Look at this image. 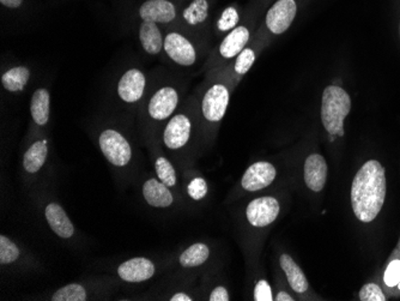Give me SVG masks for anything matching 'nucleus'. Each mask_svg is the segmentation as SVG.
I'll use <instances>...</instances> for the list:
<instances>
[{
  "label": "nucleus",
  "instance_id": "nucleus-15",
  "mask_svg": "<svg viewBox=\"0 0 400 301\" xmlns=\"http://www.w3.org/2000/svg\"><path fill=\"white\" fill-rule=\"evenodd\" d=\"M46 220L51 229L62 239H69L74 234V227L62 206L57 203H49L46 206Z\"/></svg>",
  "mask_w": 400,
  "mask_h": 301
},
{
  "label": "nucleus",
  "instance_id": "nucleus-30",
  "mask_svg": "<svg viewBox=\"0 0 400 301\" xmlns=\"http://www.w3.org/2000/svg\"><path fill=\"white\" fill-rule=\"evenodd\" d=\"M359 299L362 301H385L382 290L375 283H367L359 290Z\"/></svg>",
  "mask_w": 400,
  "mask_h": 301
},
{
  "label": "nucleus",
  "instance_id": "nucleus-29",
  "mask_svg": "<svg viewBox=\"0 0 400 301\" xmlns=\"http://www.w3.org/2000/svg\"><path fill=\"white\" fill-rule=\"evenodd\" d=\"M255 62V53L251 48H245L241 53L237 55L236 62H235V71L239 74H246L249 69L252 67Z\"/></svg>",
  "mask_w": 400,
  "mask_h": 301
},
{
  "label": "nucleus",
  "instance_id": "nucleus-28",
  "mask_svg": "<svg viewBox=\"0 0 400 301\" xmlns=\"http://www.w3.org/2000/svg\"><path fill=\"white\" fill-rule=\"evenodd\" d=\"M240 16L235 8H227L223 13H222L220 20L217 22V28L221 32H228V30H233L236 28L237 23H239Z\"/></svg>",
  "mask_w": 400,
  "mask_h": 301
},
{
  "label": "nucleus",
  "instance_id": "nucleus-16",
  "mask_svg": "<svg viewBox=\"0 0 400 301\" xmlns=\"http://www.w3.org/2000/svg\"><path fill=\"white\" fill-rule=\"evenodd\" d=\"M143 196L149 206L168 208L173 204V194L168 186L157 179H149L143 185Z\"/></svg>",
  "mask_w": 400,
  "mask_h": 301
},
{
  "label": "nucleus",
  "instance_id": "nucleus-7",
  "mask_svg": "<svg viewBox=\"0 0 400 301\" xmlns=\"http://www.w3.org/2000/svg\"><path fill=\"white\" fill-rule=\"evenodd\" d=\"M179 103V94L173 87L159 88L147 105V113L152 119L162 121L172 116Z\"/></svg>",
  "mask_w": 400,
  "mask_h": 301
},
{
  "label": "nucleus",
  "instance_id": "nucleus-12",
  "mask_svg": "<svg viewBox=\"0 0 400 301\" xmlns=\"http://www.w3.org/2000/svg\"><path fill=\"white\" fill-rule=\"evenodd\" d=\"M139 16L143 21L167 25L176 18V8L169 0H147L139 8Z\"/></svg>",
  "mask_w": 400,
  "mask_h": 301
},
{
  "label": "nucleus",
  "instance_id": "nucleus-24",
  "mask_svg": "<svg viewBox=\"0 0 400 301\" xmlns=\"http://www.w3.org/2000/svg\"><path fill=\"white\" fill-rule=\"evenodd\" d=\"M208 16V0H193L187 8H185L182 17L189 25H198L204 23Z\"/></svg>",
  "mask_w": 400,
  "mask_h": 301
},
{
  "label": "nucleus",
  "instance_id": "nucleus-14",
  "mask_svg": "<svg viewBox=\"0 0 400 301\" xmlns=\"http://www.w3.org/2000/svg\"><path fill=\"white\" fill-rule=\"evenodd\" d=\"M327 165L325 159L319 154L308 156L305 162V182L314 192H320L326 184Z\"/></svg>",
  "mask_w": 400,
  "mask_h": 301
},
{
  "label": "nucleus",
  "instance_id": "nucleus-5",
  "mask_svg": "<svg viewBox=\"0 0 400 301\" xmlns=\"http://www.w3.org/2000/svg\"><path fill=\"white\" fill-rule=\"evenodd\" d=\"M298 11L295 0H278L266 15V25L274 34L286 33L293 23Z\"/></svg>",
  "mask_w": 400,
  "mask_h": 301
},
{
  "label": "nucleus",
  "instance_id": "nucleus-27",
  "mask_svg": "<svg viewBox=\"0 0 400 301\" xmlns=\"http://www.w3.org/2000/svg\"><path fill=\"white\" fill-rule=\"evenodd\" d=\"M20 257V250L11 240L5 235L0 236V263L10 265Z\"/></svg>",
  "mask_w": 400,
  "mask_h": 301
},
{
  "label": "nucleus",
  "instance_id": "nucleus-18",
  "mask_svg": "<svg viewBox=\"0 0 400 301\" xmlns=\"http://www.w3.org/2000/svg\"><path fill=\"white\" fill-rule=\"evenodd\" d=\"M139 40L147 53L156 55L164 50V39L155 22L143 21L139 27Z\"/></svg>",
  "mask_w": 400,
  "mask_h": 301
},
{
  "label": "nucleus",
  "instance_id": "nucleus-37",
  "mask_svg": "<svg viewBox=\"0 0 400 301\" xmlns=\"http://www.w3.org/2000/svg\"><path fill=\"white\" fill-rule=\"evenodd\" d=\"M276 300L278 301H294L293 297H290L289 294L286 293V292H281V293H278L277 297H276Z\"/></svg>",
  "mask_w": 400,
  "mask_h": 301
},
{
  "label": "nucleus",
  "instance_id": "nucleus-19",
  "mask_svg": "<svg viewBox=\"0 0 400 301\" xmlns=\"http://www.w3.org/2000/svg\"><path fill=\"white\" fill-rule=\"evenodd\" d=\"M51 112V96L47 89H37L33 94L30 102V113L33 116L34 123L39 126H45L49 120Z\"/></svg>",
  "mask_w": 400,
  "mask_h": 301
},
{
  "label": "nucleus",
  "instance_id": "nucleus-33",
  "mask_svg": "<svg viewBox=\"0 0 400 301\" xmlns=\"http://www.w3.org/2000/svg\"><path fill=\"white\" fill-rule=\"evenodd\" d=\"M254 300L255 301H272V290L269 283L265 280H260L258 282L254 289Z\"/></svg>",
  "mask_w": 400,
  "mask_h": 301
},
{
  "label": "nucleus",
  "instance_id": "nucleus-23",
  "mask_svg": "<svg viewBox=\"0 0 400 301\" xmlns=\"http://www.w3.org/2000/svg\"><path fill=\"white\" fill-rule=\"evenodd\" d=\"M210 256V248L205 243H194L180 256V265L185 268H194L204 265Z\"/></svg>",
  "mask_w": 400,
  "mask_h": 301
},
{
  "label": "nucleus",
  "instance_id": "nucleus-36",
  "mask_svg": "<svg viewBox=\"0 0 400 301\" xmlns=\"http://www.w3.org/2000/svg\"><path fill=\"white\" fill-rule=\"evenodd\" d=\"M192 297L185 293H178L171 297V301H191Z\"/></svg>",
  "mask_w": 400,
  "mask_h": 301
},
{
  "label": "nucleus",
  "instance_id": "nucleus-26",
  "mask_svg": "<svg viewBox=\"0 0 400 301\" xmlns=\"http://www.w3.org/2000/svg\"><path fill=\"white\" fill-rule=\"evenodd\" d=\"M156 173L159 180L166 184L168 187L176 184V172L172 163L166 157H159L155 163Z\"/></svg>",
  "mask_w": 400,
  "mask_h": 301
},
{
  "label": "nucleus",
  "instance_id": "nucleus-34",
  "mask_svg": "<svg viewBox=\"0 0 400 301\" xmlns=\"http://www.w3.org/2000/svg\"><path fill=\"white\" fill-rule=\"evenodd\" d=\"M210 301H228L229 294L225 287H217L210 295Z\"/></svg>",
  "mask_w": 400,
  "mask_h": 301
},
{
  "label": "nucleus",
  "instance_id": "nucleus-20",
  "mask_svg": "<svg viewBox=\"0 0 400 301\" xmlns=\"http://www.w3.org/2000/svg\"><path fill=\"white\" fill-rule=\"evenodd\" d=\"M279 262L288 277L290 287L294 289L296 293H305L308 289V281L301 268L295 263V260L289 255H282Z\"/></svg>",
  "mask_w": 400,
  "mask_h": 301
},
{
  "label": "nucleus",
  "instance_id": "nucleus-32",
  "mask_svg": "<svg viewBox=\"0 0 400 301\" xmlns=\"http://www.w3.org/2000/svg\"><path fill=\"white\" fill-rule=\"evenodd\" d=\"M384 281L388 287L398 286L400 282V260H393L389 263L385 272Z\"/></svg>",
  "mask_w": 400,
  "mask_h": 301
},
{
  "label": "nucleus",
  "instance_id": "nucleus-21",
  "mask_svg": "<svg viewBox=\"0 0 400 301\" xmlns=\"http://www.w3.org/2000/svg\"><path fill=\"white\" fill-rule=\"evenodd\" d=\"M48 154L47 140H37L27 150L23 157V167L28 173H36L45 165Z\"/></svg>",
  "mask_w": 400,
  "mask_h": 301
},
{
  "label": "nucleus",
  "instance_id": "nucleus-4",
  "mask_svg": "<svg viewBox=\"0 0 400 301\" xmlns=\"http://www.w3.org/2000/svg\"><path fill=\"white\" fill-rule=\"evenodd\" d=\"M164 52L173 62L181 67H191L196 60V53L192 44L180 33H168L164 37Z\"/></svg>",
  "mask_w": 400,
  "mask_h": 301
},
{
  "label": "nucleus",
  "instance_id": "nucleus-2",
  "mask_svg": "<svg viewBox=\"0 0 400 301\" xmlns=\"http://www.w3.org/2000/svg\"><path fill=\"white\" fill-rule=\"evenodd\" d=\"M352 109V99L343 88L330 86L323 93L321 121L331 136H344V120Z\"/></svg>",
  "mask_w": 400,
  "mask_h": 301
},
{
  "label": "nucleus",
  "instance_id": "nucleus-25",
  "mask_svg": "<svg viewBox=\"0 0 400 301\" xmlns=\"http://www.w3.org/2000/svg\"><path fill=\"white\" fill-rule=\"evenodd\" d=\"M53 301H86V292L84 287L78 283H71L58 289L52 295Z\"/></svg>",
  "mask_w": 400,
  "mask_h": 301
},
{
  "label": "nucleus",
  "instance_id": "nucleus-35",
  "mask_svg": "<svg viewBox=\"0 0 400 301\" xmlns=\"http://www.w3.org/2000/svg\"><path fill=\"white\" fill-rule=\"evenodd\" d=\"M0 3L3 6L8 8H21L23 4V0H0Z\"/></svg>",
  "mask_w": 400,
  "mask_h": 301
},
{
  "label": "nucleus",
  "instance_id": "nucleus-11",
  "mask_svg": "<svg viewBox=\"0 0 400 301\" xmlns=\"http://www.w3.org/2000/svg\"><path fill=\"white\" fill-rule=\"evenodd\" d=\"M191 130H192V125L188 116L184 114H176L168 121L167 126L164 128V145L172 150L182 148L189 140Z\"/></svg>",
  "mask_w": 400,
  "mask_h": 301
},
{
  "label": "nucleus",
  "instance_id": "nucleus-9",
  "mask_svg": "<svg viewBox=\"0 0 400 301\" xmlns=\"http://www.w3.org/2000/svg\"><path fill=\"white\" fill-rule=\"evenodd\" d=\"M147 86V79L138 69H130L121 76L118 83L119 98L124 102L135 103L142 99Z\"/></svg>",
  "mask_w": 400,
  "mask_h": 301
},
{
  "label": "nucleus",
  "instance_id": "nucleus-38",
  "mask_svg": "<svg viewBox=\"0 0 400 301\" xmlns=\"http://www.w3.org/2000/svg\"><path fill=\"white\" fill-rule=\"evenodd\" d=\"M398 287H399V289H400V282H399V283H398Z\"/></svg>",
  "mask_w": 400,
  "mask_h": 301
},
{
  "label": "nucleus",
  "instance_id": "nucleus-3",
  "mask_svg": "<svg viewBox=\"0 0 400 301\" xmlns=\"http://www.w3.org/2000/svg\"><path fill=\"white\" fill-rule=\"evenodd\" d=\"M98 145L103 155L112 165L124 167L132 157L131 145L128 140L116 130H105L98 138Z\"/></svg>",
  "mask_w": 400,
  "mask_h": 301
},
{
  "label": "nucleus",
  "instance_id": "nucleus-22",
  "mask_svg": "<svg viewBox=\"0 0 400 301\" xmlns=\"http://www.w3.org/2000/svg\"><path fill=\"white\" fill-rule=\"evenodd\" d=\"M30 79V71L28 67H17L10 69L1 76L3 87L11 93H17L25 89Z\"/></svg>",
  "mask_w": 400,
  "mask_h": 301
},
{
  "label": "nucleus",
  "instance_id": "nucleus-1",
  "mask_svg": "<svg viewBox=\"0 0 400 301\" xmlns=\"http://www.w3.org/2000/svg\"><path fill=\"white\" fill-rule=\"evenodd\" d=\"M386 197V175L379 161L366 162L354 178L352 204L356 218L362 222H372L381 211Z\"/></svg>",
  "mask_w": 400,
  "mask_h": 301
},
{
  "label": "nucleus",
  "instance_id": "nucleus-17",
  "mask_svg": "<svg viewBox=\"0 0 400 301\" xmlns=\"http://www.w3.org/2000/svg\"><path fill=\"white\" fill-rule=\"evenodd\" d=\"M249 40V30L244 25L234 28L230 33L225 37L220 46V53L225 59H232L241 53L245 50L246 45Z\"/></svg>",
  "mask_w": 400,
  "mask_h": 301
},
{
  "label": "nucleus",
  "instance_id": "nucleus-8",
  "mask_svg": "<svg viewBox=\"0 0 400 301\" xmlns=\"http://www.w3.org/2000/svg\"><path fill=\"white\" fill-rule=\"evenodd\" d=\"M279 214V203L274 197H260L249 203L246 210L248 222L254 227H266Z\"/></svg>",
  "mask_w": 400,
  "mask_h": 301
},
{
  "label": "nucleus",
  "instance_id": "nucleus-10",
  "mask_svg": "<svg viewBox=\"0 0 400 301\" xmlns=\"http://www.w3.org/2000/svg\"><path fill=\"white\" fill-rule=\"evenodd\" d=\"M276 168L269 162H257L246 170L242 177L241 185L246 191L262 190L271 185L276 179Z\"/></svg>",
  "mask_w": 400,
  "mask_h": 301
},
{
  "label": "nucleus",
  "instance_id": "nucleus-6",
  "mask_svg": "<svg viewBox=\"0 0 400 301\" xmlns=\"http://www.w3.org/2000/svg\"><path fill=\"white\" fill-rule=\"evenodd\" d=\"M228 105V89L223 84H215L206 91L201 103V111L205 119L211 123H218L223 119Z\"/></svg>",
  "mask_w": 400,
  "mask_h": 301
},
{
  "label": "nucleus",
  "instance_id": "nucleus-31",
  "mask_svg": "<svg viewBox=\"0 0 400 301\" xmlns=\"http://www.w3.org/2000/svg\"><path fill=\"white\" fill-rule=\"evenodd\" d=\"M206 194H208V184L203 178L193 179L191 184L188 185V194L194 201L204 199Z\"/></svg>",
  "mask_w": 400,
  "mask_h": 301
},
{
  "label": "nucleus",
  "instance_id": "nucleus-13",
  "mask_svg": "<svg viewBox=\"0 0 400 301\" xmlns=\"http://www.w3.org/2000/svg\"><path fill=\"white\" fill-rule=\"evenodd\" d=\"M118 274L125 282L138 283L150 280L155 275V265L147 258L137 257L124 262L118 268Z\"/></svg>",
  "mask_w": 400,
  "mask_h": 301
}]
</instances>
